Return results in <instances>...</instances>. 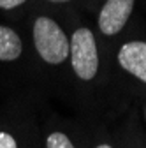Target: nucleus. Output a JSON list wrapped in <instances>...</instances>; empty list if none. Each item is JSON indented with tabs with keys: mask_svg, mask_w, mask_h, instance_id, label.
Here are the masks:
<instances>
[{
	"mask_svg": "<svg viewBox=\"0 0 146 148\" xmlns=\"http://www.w3.org/2000/svg\"><path fill=\"white\" fill-rule=\"evenodd\" d=\"M33 41L41 58L48 64H62L70 53V42L63 30L46 16L35 20Z\"/></svg>",
	"mask_w": 146,
	"mask_h": 148,
	"instance_id": "obj_1",
	"label": "nucleus"
},
{
	"mask_svg": "<svg viewBox=\"0 0 146 148\" xmlns=\"http://www.w3.org/2000/svg\"><path fill=\"white\" fill-rule=\"evenodd\" d=\"M70 60H72V69L78 74V78L85 81L95 78L99 69V55H97V44L92 30L78 28L72 34Z\"/></svg>",
	"mask_w": 146,
	"mask_h": 148,
	"instance_id": "obj_2",
	"label": "nucleus"
},
{
	"mask_svg": "<svg viewBox=\"0 0 146 148\" xmlns=\"http://www.w3.org/2000/svg\"><path fill=\"white\" fill-rule=\"evenodd\" d=\"M134 9V0H107L99 16V28L106 35L118 34Z\"/></svg>",
	"mask_w": 146,
	"mask_h": 148,
	"instance_id": "obj_3",
	"label": "nucleus"
},
{
	"mask_svg": "<svg viewBox=\"0 0 146 148\" xmlns=\"http://www.w3.org/2000/svg\"><path fill=\"white\" fill-rule=\"evenodd\" d=\"M118 62L127 72L146 83V42L134 41L123 44L118 53Z\"/></svg>",
	"mask_w": 146,
	"mask_h": 148,
	"instance_id": "obj_4",
	"label": "nucleus"
},
{
	"mask_svg": "<svg viewBox=\"0 0 146 148\" xmlns=\"http://www.w3.org/2000/svg\"><path fill=\"white\" fill-rule=\"evenodd\" d=\"M21 39L7 27L0 25V60H16L21 55Z\"/></svg>",
	"mask_w": 146,
	"mask_h": 148,
	"instance_id": "obj_5",
	"label": "nucleus"
},
{
	"mask_svg": "<svg viewBox=\"0 0 146 148\" xmlns=\"http://www.w3.org/2000/svg\"><path fill=\"white\" fill-rule=\"evenodd\" d=\"M46 148H74V145L70 143V139L65 134L53 132L46 141Z\"/></svg>",
	"mask_w": 146,
	"mask_h": 148,
	"instance_id": "obj_6",
	"label": "nucleus"
},
{
	"mask_svg": "<svg viewBox=\"0 0 146 148\" xmlns=\"http://www.w3.org/2000/svg\"><path fill=\"white\" fill-rule=\"evenodd\" d=\"M0 148H18V146H16V141L11 134L0 132Z\"/></svg>",
	"mask_w": 146,
	"mask_h": 148,
	"instance_id": "obj_7",
	"label": "nucleus"
},
{
	"mask_svg": "<svg viewBox=\"0 0 146 148\" xmlns=\"http://www.w3.org/2000/svg\"><path fill=\"white\" fill-rule=\"evenodd\" d=\"M25 0H0V7L2 9H12V7H18L21 5Z\"/></svg>",
	"mask_w": 146,
	"mask_h": 148,
	"instance_id": "obj_8",
	"label": "nucleus"
},
{
	"mask_svg": "<svg viewBox=\"0 0 146 148\" xmlns=\"http://www.w3.org/2000/svg\"><path fill=\"white\" fill-rule=\"evenodd\" d=\"M97 148H111L109 145H100V146H97Z\"/></svg>",
	"mask_w": 146,
	"mask_h": 148,
	"instance_id": "obj_9",
	"label": "nucleus"
},
{
	"mask_svg": "<svg viewBox=\"0 0 146 148\" xmlns=\"http://www.w3.org/2000/svg\"><path fill=\"white\" fill-rule=\"evenodd\" d=\"M49 2H69V0H49Z\"/></svg>",
	"mask_w": 146,
	"mask_h": 148,
	"instance_id": "obj_10",
	"label": "nucleus"
}]
</instances>
